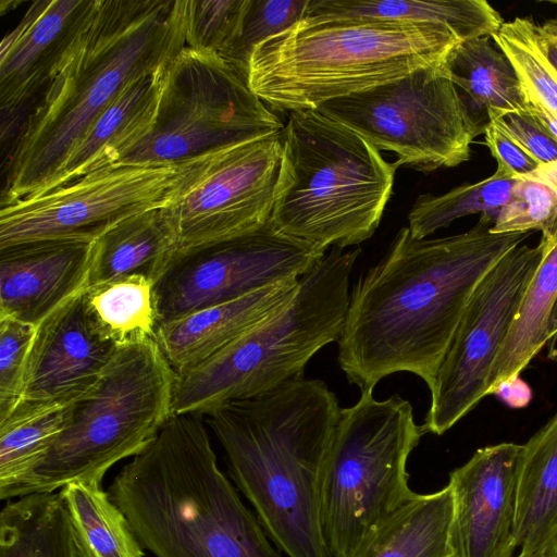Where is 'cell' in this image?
Returning a JSON list of instances; mask_svg holds the SVG:
<instances>
[{"mask_svg": "<svg viewBox=\"0 0 557 557\" xmlns=\"http://www.w3.org/2000/svg\"><path fill=\"white\" fill-rule=\"evenodd\" d=\"M341 409L323 381L302 376L207 413L233 482L288 557H331L319 487Z\"/></svg>", "mask_w": 557, "mask_h": 557, "instance_id": "obj_3", "label": "cell"}, {"mask_svg": "<svg viewBox=\"0 0 557 557\" xmlns=\"http://www.w3.org/2000/svg\"><path fill=\"white\" fill-rule=\"evenodd\" d=\"M515 557H557V555H545V556L530 555V556H524V555L517 554Z\"/></svg>", "mask_w": 557, "mask_h": 557, "instance_id": "obj_46", "label": "cell"}, {"mask_svg": "<svg viewBox=\"0 0 557 557\" xmlns=\"http://www.w3.org/2000/svg\"><path fill=\"white\" fill-rule=\"evenodd\" d=\"M176 251V235L162 208L129 216L95 240L87 287L134 275L157 284Z\"/></svg>", "mask_w": 557, "mask_h": 557, "instance_id": "obj_23", "label": "cell"}, {"mask_svg": "<svg viewBox=\"0 0 557 557\" xmlns=\"http://www.w3.org/2000/svg\"><path fill=\"white\" fill-rule=\"evenodd\" d=\"M425 431L398 394L361 392L341 416L323 463L320 523L331 557H355L370 536L417 493L407 462Z\"/></svg>", "mask_w": 557, "mask_h": 557, "instance_id": "obj_9", "label": "cell"}, {"mask_svg": "<svg viewBox=\"0 0 557 557\" xmlns=\"http://www.w3.org/2000/svg\"><path fill=\"white\" fill-rule=\"evenodd\" d=\"M361 249L332 247L299 278L290 300L201 363L176 373L172 414H207L302 377L308 361L338 342L349 280Z\"/></svg>", "mask_w": 557, "mask_h": 557, "instance_id": "obj_7", "label": "cell"}, {"mask_svg": "<svg viewBox=\"0 0 557 557\" xmlns=\"http://www.w3.org/2000/svg\"><path fill=\"white\" fill-rule=\"evenodd\" d=\"M521 445L499 443L475 450L449 473L454 557H515L517 470Z\"/></svg>", "mask_w": 557, "mask_h": 557, "instance_id": "obj_16", "label": "cell"}, {"mask_svg": "<svg viewBox=\"0 0 557 557\" xmlns=\"http://www.w3.org/2000/svg\"><path fill=\"white\" fill-rule=\"evenodd\" d=\"M308 0H246L237 30L219 53L248 81L255 48L302 18Z\"/></svg>", "mask_w": 557, "mask_h": 557, "instance_id": "obj_34", "label": "cell"}, {"mask_svg": "<svg viewBox=\"0 0 557 557\" xmlns=\"http://www.w3.org/2000/svg\"><path fill=\"white\" fill-rule=\"evenodd\" d=\"M95 242L42 240L0 249V317L37 326L88 286Z\"/></svg>", "mask_w": 557, "mask_h": 557, "instance_id": "obj_18", "label": "cell"}, {"mask_svg": "<svg viewBox=\"0 0 557 557\" xmlns=\"http://www.w3.org/2000/svg\"><path fill=\"white\" fill-rule=\"evenodd\" d=\"M176 163L115 164L1 207L0 249L77 239L95 242L123 220L168 205Z\"/></svg>", "mask_w": 557, "mask_h": 557, "instance_id": "obj_14", "label": "cell"}, {"mask_svg": "<svg viewBox=\"0 0 557 557\" xmlns=\"http://www.w3.org/2000/svg\"><path fill=\"white\" fill-rule=\"evenodd\" d=\"M444 67L471 116L485 128L488 110L530 113V103L509 58L492 35L459 42Z\"/></svg>", "mask_w": 557, "mask_h": 557, "instance_id": "obj_24", "label": "cell"}, {"mask_svg": "<svg viewBox=\"0 0 557 557\" xmlns=\"http://www.w3.org/2000/svg\"><path fill=\"white\" fill-rule=\"evenodd\" d=\"M481 215L465 233L418 239L401 227L360 276L338 339V363L360 392L396 372L433 386L475 287L533 232L495 234Z\"/></svg>", "mask_w": 557, "mask_h": 557, "instance_id": "obj_1", "label": "cell"}, {"mask_svg": "<svg viewBox=\"0 0 557 557\" xmlns=\"http://www.w3.org/2000/svg\"><path fill=\"white\" fill-rule=\"evenodd\" d=\"M547 334H548V343L547 344L553 346L554 345L553 343L557 338V298H556L555 305L553 307V310H552V313L549 317Z\"/></svg>", "mask_w": 557, "mask_h": 557, "instance_id": "obj_45", "label": "cell"}, {"mask_svg": "<svg viewBox=\"0 0 557 557\" xmlns=\"http://www.w3.org/2000/svg\"><path fill=\"white\" fill-rule=\"evenodd\" d=\"M515 536L520 555H557V411L521 445Z\"/></svg>", "mask_w": 557, "mask_h": 557, "instance_id": "obj_22", "label": "cell"}, {"mask_svg": "<svg viewBox=\"0 0 557 557\" xmlns=\"http://www.w3.org/2000/svg\"><path fill=\"white\" fill-rule=\"evenodd\" d=\"M281 159L278 132L177 162L178 177L162 208L176 235V253L265 226Z\"/></svg>", "mask_w": 557, "mask_h": 557, "instance_id": "obj_12", "label": "cell"}, {"mask_svg": "<svg viewBox=\"0 0 557 557\" xmlns=\"http://www.w3.org/2000/svg\"><path fill=\"white\" fill-rule=\"evenodd\" d=\"M521 178L541 182L557 193V161L540 165L535 171Z\"/></svg>", "mask_w": 557, "mask_h": 557, "instance_id": "obj_43", "label": "cell"}, {"mask_svg": "<svg viewBox=\"0 0 557 557\" xmlns=\"http://www.w3.org/2000/svg\"><path fill=\"white\" fill-rule=\"evenodd\" d=\"M534 32L542 54L557 74V14L541 25L535 24Z\"/></svg>", "mask_w": 557, "mask_h": 557, "instance_id": "obj_41", "label": "cell"}, {"mask_svg": "<svg viewBox=\"0 0 557 557\" xmlns=\"http://www.w3.org/2000/svg\"><path fill=\"white\" fill-rule=\"evenodd\" d=\"M534 26L530 18L516 17L503 22L492 37L512 63L530 103L557 117V74L536 44Z\"/></svg>", "mask_w": 557, "mask_h": 557, "instance_id": "obj_33", "label": "cell"}, {"mask_svg": "<svg viewBox=\"0 0 557 557\" xmlns=\"http://www.w3.org/2000/svg\"><path fill=\"white\" fill-rule=\"evenodd\" d=\"M283 127L225 59L185 46L164 66L151 132L117 164L177 163Z\"/></svg>", "mask_w": 557, "mask_h": 557, "instance_id": "obj_10", "label": "cell"}, {"mask_svg": "<svg viewBox=\"0 0 557 557\" xmlns=\"http://www.w3.org/2000/svg\"><path fill=\"white\" fill-rule=\"evenodd\" d=\"M487 116L540 165L557 161V140L531 113L488 110Z\"/></svg>", "mask_w": 557, "mask_h": 557, "instance_id": "obj_38", "label": "cell"}, {"mask_svg": "<svg viewBox=\"0 0 557 557\" xmlns=\"http://www.w3.org/2000/svg\"><path fill=\"white\" fill-rule=\"evenodd\" d=\"M156 284L139 275L87 287L91 319L117 347L154 338L159 326Z\"/></svg>", "mask_w": 557, "mask_h": 557, "instance_id": "obj_31", "label": "cell"}, {"mask_svg": "<svg viewBox=\"0 0 557 557\" xmlns=\"http://www.w3.org/2000/svg\"><path fill=\"white\" fill-rule=\"evenodd\" d=\"M71 404H18L0 421V498L15 488L45 458L59 437Z\"/></svg>", "mask_w": 557, "mask_h": 557, "instance_id": "obj_30", "label": "cell"}, {"mask_svg": "<svg viewBox=\"0 0 557 557\" xmlns=\"http://www.w3.org/2000/svg\"><path fill=\"white\" fill-rule=\"evenodd\" d=\"M36 326L0 317V421L20 403Z\"/></svg>", "mask_w": 557, "mask_h": 557, "instance_id": "obj_37", "label": "cell"}, {"mask_svg": "<svg viewBox=\"0 0 557 557\" xmlns=\"http://www.w3.org/2000/svg\"><path fill=\"white\" fill-rule=\"evenodd\" d=\"M96 0H50L29 29L0 57L2 115L26 109L49 84L78 38Z\"/></svg>", "mask_w": 557, "mask_h": 557, "instance_id": "obj_20", "label": "cell"}, {"mask_svg": "<svg viewBox=\"0 0 557 557\" xmlns=\"http://www.w3.org/2000/svg\"><path fill=\"white\" fill-rule=\"evenodd\" d=\"M542 239L546 243L545 255L488 375L487 395L498 383L519 376L548 343V322L557 298V234Z\"/></svg>", "mask_w": 557, "mask_h": 557, "instance_id": "obj_28", "label": "cell"}, {"mask_svg": "<svg viewBox=\"0 0 557 557\" xmlns=\"http://www.w3.org/2000/svg\"><path fill=\"white\" fill-rule=\"evenodd\" d=\"M557 140V117L540 104L532 103L530 112Z\"/></svg>", "mask_w": 557, "mask_h": 557, "instance_id": "obj_44", "label": "cell"}, {"mask_svg": "<svg viewBox=\"0 0 557 557\" xmlns=\"http://www.w3.org/2000/svg\"><path fill=\"white\" fill-rule=\"evenodd\" d=\"M163 70L138 77L124 88L84 134L45 193L117 164L148 136L157 116Z\"/></svg>", "mask_w": 557, "mask_h": 557, "instance_id": "obj_21", "label": "cell"}, {"mask_svg": "<svg viewBox=\"0 0 557 557\" xmlns=\"http://www.w3.org/2000/svg\"><path fill=\"white\" fill-rule=\"evenodd\" d=\"M453 494L447 484L417 494L385 521L355 557H454Z\"/></svg>", "mask_w": 557, "mask_h": 557, "instance_id": "obj_26", "label": "cell"}, {"mask_svg": "<svg viewBox=\"0 0 557 557\" xmlns=\"http://www.w3.org/2000/svg\"><path fill=\"white\" fill-rule=\"evenodd\" d=\"M556 221L557 193L541 182L520 178L490 231L495 234L541 231L546 235Z\"/></svg>", "mask_w": 557, "mask_h": 557, "instance_id": "obj_35", "label": "cell"}, {"mask_svg": "<svg viewBox=\"0 0 557 557\" xmlns=\"http://www.w3.org/2000/svg\"><path fill=\"white\" fill-rule=\"evenodd\" d=\"M175 377L154 338L119 347L97 382L71 404L55 443L12 498L54 493L73 481L101 483L171 417Z\"/></svg>", "mask_w": 557, "mask_h": 557, "instance_id": "obj_8", "label": "cell"}, {"mask_svg": "<svg viewBox=\"0 0 557 557\" xmlns=\"http://www.w3.org/2000/svg\"><path fill=\"white\" fill-rule=\"evenodd\" d=\"M199 413L172 414L108 493L156 557H282L221 471Z\"/></svg>", "mask_w": 557, "mask_h": 557, "instance_id": "obj_4", "label": "cell"}, {"mask_svg": "<svg viewBox=\"0 0 557 557\" xmlns=\"http://www.w3.org/2000/svg\"><path fill=\"white\" fill-rule=\"evenodd\" d=\"M186 0H96L78 38L28 113L1 207L45 193L84 134L133 81L185 46Z\"/></svg>", "mask_w": 557, "mask_h": 557, "instance_id": "obj_2", "label": "cell"}, {"mask_svg": "<svg viewBox=\"0 0 557 557\" xmlns=\"http://www.w3.org/2000/svg\"><path fill=\"white\" fill-rule=\"evenodd\" d=\"M546 250L520 245L480 281L430 388L425 433L443 435L487 396V380Z\"/></svg>", "mask_w": 557, "mask_h": 557, "instance_id": "obj_13", "label": "cell"}, {"mask_svg": "<svg viewBox=\"0 0 557 557\" xmlns=\"http://www.w3.org/2000/svg\"><path fill=\"white\" fill-rule=\"evenodd\" d=\"M270 223L323 250L358 246L376 231L399 161L317 109L290 111Z\"/></svg>", "mask_w": 557, "mask_h": 557, "instance_id": "obj_6", "label": "cell"}, {"mask_svg": "<svg viewBox=\"0 0 557 557\" xmlns=\"http://www.w3.org/2000/svg\"><path fill=\"white\" fill-rule=\"evenodd\" d=\"M246 0H186V46L221 53L234 37Z\"/></svg>", "mask_w": 557, "mask_h": 557, "instance_id": "obj_36", "label": "cell"}, {"mask_svg": "<svg viewBox=\"0 0 557 557\" xmlns=\"http://www.w3.org/2000/svg\"><path fill=\"white\" fill-rule=\"evenodd\" d=\"M483 134L485 144L497 162L496 171L504 176L519 180L540 166L532 157L495 124L488 122Z\"/></svg>", "mask_w": 557, "mask_h": 557, "instance_id": "obj_39", "label": "cell"}, {"mask_svg": "<svg viewBox=\"0 0 557 557\" xmlns=\"http://www.w3.org/2000/svg\"><path fill=\"white\" fill-rule=\"evenodd\" d=\"M298 280L206 307L158 326L156 342L176 373L211 358L294 296Z\"/></svg>", "mask_w": 557, "mask_h": 557, "instance_id": "obj_19", "label": "cell"}, {"mask_svg": "<svg viewBox=\"0 0 557 557\" xmlns=\"http://www.w3.org/2000/svg\"><path fill=\"white\" fill-rule=\"evenodd\" d=\"M461 41L436 23L301 18L255 48L248 85L272 111L317 109L441 64Z\"/></svg>", "mask_w": 557, "mask_h": 557, "instance_id": "obj_5", "label": "cell"}, {"mask_svg": "<svg viewBox=\"0 0 557 557\" xmlns=\"http://www.w3.org/2000/svg\"><path fill=\"white\" fill-rule=\"evenodd\" d=\"M490 395H495L511 408L527 407L532 399L531 387L520 376L498 383Z\"/></svg>", "mask_w": 557, "mask_h": 557, "instance_id": "obj_40", "label": "cell"}, {"mask_svg": "<svg viewBox=\"0 0 557 557\" xmlns=\"http://www.w3.org/2000/svg\"><path fill=\"white\" fill-rule=\"evenodd\" d=\"M77 557H144V546L101 483L73 481L59 491Z\"/></svg>", "mask_w": 557, "mask_h": 557, "instance_id": "obj_27", "label": "cell"}, {"mask_svg": "<svg viewBox=\"0 0 557 557\" xmlns=\"http://www.w3.org/2000/svg\"><path fill=\"white\" fill-rule=\"evenodd\" d=\"M317 110L423 173L467 162L473 139L485 129L463 106L444 62Z\"/></svg>", "mask_w": 557, "mask_h": 557, "instance_id": "obj_11", "label": "cell"}, {"mask_svg": "<svg viewBox=\"0 0 557 557\" xmlns=\"http://www.w3.org/2000/svg\"><path fill=\"white\" fill-rule=\"evenodd\" d=\"M302 18L436 23L462 40L493 35L504 22L485 0H308Z\"/></svg>", "mask_w": 557, "mask_h": 557, "instance_id": "obj_25", "label": "cell"}, {"mask_svg": "<svg viewBox=\"0 0 557 557\" xmlns=\"http://www.w3.org/2000/svg\"><path fill=\"white\" fill-rule=\"evenodd\" d=\"M0 557H77L59 493L7 502L0 512Z\"/></svg>", "mask_w": 557, "mask_h": 557, "instance_id": "obj_29", "label": "cell"}, {"mask_svg": "<svg viewBox=\"0 0 557 557\" xmlns=\"http://www.w3.org/2000/svg\"><path fill=\"white\" fill-rule=\"evenodd\" d=\"M85 290L36 326L18 404H72L116 352L119 347L91 319Z\"/></svg>", "mask_w": 557, "mask_h": 557, "instance_id": "obj_17", "label": "cell"}, {"mask_svg": "<svg viewBox=\"0 0 557 557\" xmlns=\"http://www.w3.org/2000/svg\"><path fill=\"white\" fill-rule=\"evenodd\" d=\"M516 181L495 171L482 181L460 185L440 196L420 195L408 213V228L414 238L423 239L470 214L480 213L496 219L498 210L508 201Z\"/></svg>", "mask_w": 557, "mask_h": 557, "instance_id": "obj_32", "label": "cell"}, {"mask_svg": "<svg viewBox=\"0 0 557 557\" xmlns=\"http://www.w3.org/2000/svg\"><path fill=\"white\" fill-rule=\"evenodd\" d=\"M47 0H37L33 2L30 8L25 13L18 25L9 33L0 45V57L5 54L14 44L29 29V27L39 18L49 5Z\"/></svg>", "mask_w": 557, "mask_h": 557, "instance_id": "obj_42", "label": "cell"}, {"mask_svg": "<svg viewBox=\"0 0 557 557\" xmlns=\"http://www.w3.org/2000/svg\"><path fill=\"white\" fill-rule=\"evenodd\" d=\"M325 251L277 231L260 230L176 253L154 287L159 325L267 286L298 280Z\"/></svg>", "mask_w": 557, "mask_h": 557, "instance_id": "obj_15", "label": "cell"}]
</instances>
